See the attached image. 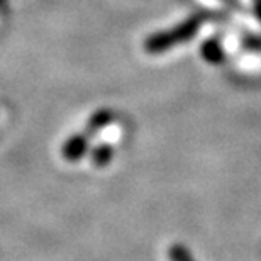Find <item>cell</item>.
<instances>
[{
  "label": "cell",
  "instance_id": "1",
  "mask_svg": "<svg viewBox=\"0 0 261 261\" xmlns=\"http://www.w3.org/2000/svg\"><path fill=\"white\" fill-rule=\"evenodd\" d=\"M197 28H198V22L195 19L185 20L184 24L176 25L173 29L149 36V38L144 41V49L151 55L163 53V51L173 48L175 44H180L187 39L194 38L197 33Z\"/></svg>",
  "mask_w": 261,
  "mask_h": 261
},
{
  "label": "cell",
  "instance_id": "2",
  "mask_svg": "<svg viewBox=\"0 0 261 261\" xmlns=\"http://www.w3.org/2000/svg\"><path fill=\"white\" fill-rule=\"evenodd\" d=\"M88 138H90V136L87 133L85 134L80 133V134H75V136H71V138H68L65 141L63 148H61L63 158L66 161H71V163L82 160L88 151Z\"/></svg>",
  "mask_w": 261,
  "mask_h": 261
},
{
  "label": "cell",
  "instance_id": "3",
  "mask_svg": "<svg viewBox=\"0 0 261 261\" xmlns=\"http://www.w3.org/2000/svg\"><path fill=\"white\" fill-rule=\"evenodd\" d=\"M114 119H116V116H114L112 111H109V109H100V111L93 112L92 116H90V119L87 121L85 133L88 136L97 134L98 130H102V129H106V127L111 126V124L114 122Z\"/></svg>",
  "mask_w": 261,
  "mask_h": 261
},
{
  "label": "cell",
  "instance_id": "4",
  "mask_svg": "<svg viewBox=\"0 0 261 261\" xmlns=\"http://www.w3.org/2000/svg\"><path fill=\"white\" fill-rule=\"evenodd\" d=\"M92 163L98 166V168H103V166H107L109 163L112 161L114 158V148L111 144H98L97 148L92 149Z\"/></svg>",
  "mask_w": 261,
  "mask_h": 261
},
{
  "label": "cell",
  "instance_id": "5",
  "mask_svg": "<svg viewBox=\"0 0 261 261\" xmlns=\"http://www.w3.org/2000/svg\"><path fill=\"white\" fill-rule=\"evenodd\" d=\"M168 256H170V261H194L192 254L189 253V249L185 246H181V244H173L168 251Z\"/></svg>",
  "mask_w": 261,
  "mask_h": 261
}]
</instances>
